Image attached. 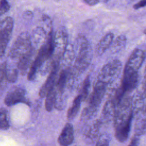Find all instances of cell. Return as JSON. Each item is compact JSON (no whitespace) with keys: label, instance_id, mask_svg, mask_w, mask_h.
I'll use <instances>...</instances> for the list:
<instances>
[{"label":"cell","instance_id":"cell-1","mask_svg":"<svg viewBox=\"0 0 146 146\" xmlns=\"http://www.w3.org/2000/svg\"><path fill=\"white\" fill-rule=\"evenodd\" d=\"M73 46L75 55L73 70L76 74H80L88 68L91 62L92 47L88 39L82 34L78 35Z\"/></svg>","mask_w":146,"mask_h":146},{"label":"cell","instance_id":"cell-2","mask_svg":"<svg viewBox=\"0 0 146 146\" xmlns=\"http://www.w3.org/2000/svg\"><path fill=\"white\" fill-rule=\"evenodd\" d=\"M31 48L30 34L27 31L22 32L13 43L9 51V56L13 59H18Z\"/></svg>","mask_w":146,"mask_h":146},{"label":"cell","instance_id":"cell-3","mask_svg":"<svg viewBox=\"0 0 146 146\" xmlns=\"http://www.w3.org/2000/svg\"><path fill=\"white\" fill-rule=\"evenodd\" d=\"M122 70V64L120 60L113 59L106 63L100 70L98 80L107 84L115 80L120 75Z\"/></svg>","mask_w":146,"mask_h":146},{"label":"cell","instance_id":"cell-4","mask_svg":"<svg viewBox=\"0 0 146 146\" xmlns=\"http://www.w3.org/2000/svg\"><path fill=\"white\" fill-rule=\"evenodd\" d=\"M68 44L67 30L63 26L60 27L54 35V54L52 59L60 61Z\"/></svg>","mask_w":146,"mask_h":146},{"label":"cell","instance_id":"cell-5","mask_svg":"<svg viewBox=\"0 0 146 146\" xmlns=\"http://www.w3.org/2000/svg\"><path fill=\"white\" fill-rule=\"evenodd\" d=\"M60 66V61L52 59V67L50 71L48 76L44 84L40 87L39 91V96L41 98H44L47 96L48 93L55 87L58 75V73Z\"/></svg>","mask_w":146,"mask_h":146},{"label":"cell","instance_id":"cell-6","mask_svg":"<svg viewBox=\"0 0 146 146\" xmlns=\"http://www.w3.org/2000/svg\"><path fill=\"white\" fill-rule=\"evenodd\" d=\"M14 28L13 18L7 17L4 19V23L0 30V57H3L6 52L7 46L10 41Z\"/></svg>","mask_w":146,"mask_h":146},{"label":"cell","instance_id":"cell-7","mask_svg":"<svg viewBox=\"0 0 146 146\" xmlns=\"http://www.w3.org/2000/svg\"><path fill=\"white\" fill-rule=\"evenodd\" d=\"M132 115L130 112L123 115V117L119 119L116 128L115 136L120 142H124L129 135L131 124Z\"/></svg>","mask_w":146,"mask_h":146},{"label":"cell","instance_id":"cell-8","mask_svg":"<svg viewBox=\"0 0 146 146\" xmlns=\"http://www.w3.org/2000/svg\"><path fill=\"white\" fill-rule=\"evenodd\" d=\"M145 54L140 48L135 49L129 56L124 68L125 71L138 72L145 60Z\"/></svg>","mask_w":146,"mask_h":146},{"label":"cell","instance_id":"cell-9","mask_svg":"<svg viewBox=\"0 0 146 146\" xmlns=\"http://www.w3.org/2000/svg\"><path fill=\"white\" fill-rule=\"evenodd\" d=\"M4 102L6 105L11 106L19 103H26V91L19 87H14L6 94Z\"/></svg>","mask_w":146,"mask_h":146},{"label":"cell","instance_id":"cell-10","mask_svg":"<svg viewBox=\"0 0 146 146\" xmlns=\"http://www.w3.org/2000/svg\"><path fill=\"white\" fill-rule=\"evenodd\" d=\"M35 49L32 47V48L26 54L23 55L18 59V61L17 63V67L19 73L22 75H25L27 74L30 66L34 60L33 59L35 53Z\"/></svg>","mask_w":146,"mask_h":146},{"label":"cell","instance_id":"cell-11","mask_svg":"<svg viewBox=\"0 0 146 146\" xmlns=\"http://www.w3.org/2000/svg\"><path fill=\"white\" fill-rule=\"evenodd\" d=\"M138 82V72L124 71L120 88L124 93L131 91L136 88Z\"/></svg>","mask_w":146,"mask_h":146},{"label":"cell","instance_id":"cell-12","mask_svg":"<svg viewBox=\"0 0 146 146\" xmlns=\"http://www.w3.org/2000/svg\"><path fill=\"white\" fill-rule=\"evenodd\" d=\"M48 34L46 31L42 26L36 27L30 35L31 45L33 48L39 49L46 43Z\"/></svg>","mask_w":146,"mask_h":146},{"label":"cell","instance_id":"cell-13","mask_svg":"<svg viewBox=\"0 0 146 146\" xmlns=\"http://www.w3.org/2000/svg\"><path fill=\"white\" fill-rule=\"evenodd\" d=\"M106 85V84L102 82L97 81L90 98V105L91 107H95L100 104L105 94Z\"/></svg>","mask_w":146,"mask_h":146},{"label":"cell","instance_id":"cell-14","mask_svg":"<svg viewBox=\"0 0 146 146\" xmlns=\"http://www.w3.org/2000/svg\"><path fill=\"white\" fill-rule=\"evenodd\" d=\"M74 140V130L72 125L66 124L60 133L58 141L62 146H68Z\"/></svg>","mask_w":146,"mask_h":146},{"label":"cell","instance_id":"cell-15","mask_svg":"<svg viewBox=\"0 0 146 146\" xmlns=\"http://www.w3.org/2000/svg\"><path fill=\"white\" fill-rule=\"evenodd\" d=\"M113 38V34L108 33L100 39L95 48V52L98 56L102 55L110 47Z\"/></svg>","mask_w":146,"mask_h":146},{"label":"cell","instance_id":"cell-16","mask_svg":"<svg viewBox=\"0 0 146 146\" xmlns=\"http://www.w3.org/2000/svg\"><path fill=\"white\" fill-rule=\"evenodd\" d=\"M75 58L74 46L68 43L60 60V64L64 70H70V66Z\"/></svg>","mask_w":146,"mask_h":146},{"label":"cell","instance_id":"cell-17","mask_svg":"<svg viewBox=\"0 0 146 146\" xmlns=\"http://www.w3.org/2000/svg\"><path fill=\"white\" fill-rule=\"evenodd\" d=\"M127 43V38L123 35H121L117 36L115 39H113L112 43L110 46V51L112 53H117L122 50L125 46Z\"/></svg>","mask_w":146,"mask_h":146},{"label":"cell","instance_id":"cell-18","mask_svg":"<svg viewBox=\"0 0 146 146\" xmlns=\"http://www.w3.org/2000/svg\"><path fill=\"white\" fill-rule=\"evenodd\" d=\"M69 71L70 70L62 69L58 76L55 86L57 91L60 94H62L67 83L68 78Z\"/></svg>","mask_w":146,"mask_h":146},{"label":"cell","instance_id":"cell-19","mask_svg":"<svg viewBox=\"0 0 146 146\" xmlns=\"http://www.w3.org/2000/svg\"><path fill=\"white\" fill-rule=\"evenodd\" d=\"M19 71L17 67L9 65L6 63L5 66V78L9 83H15L18 76Z\"/></svg>","mask_w":146,"mask_h":146},{"label":"cell","instance_id":"cell-20","mask_svg":"<svg viewBox=\"0 0 146 146\" xmlns=\"http://www.w3.org/2000/svg\"><path fill=\"white\" fill-rule=\"evenodd\" d=\"M82 101L80 95H78L74 99L72 106L68 109L67 112V118L68 120H72L78 113L80 107L81 102Z\"/></svg>","mask_w":146,"mask_h":146},{"label":"cell","instance_id":"cell-21","mask_svg":"<svg viewBox=\"0 0 146 146\" xmlns=\"http://www.w3.org/2000/svg\"><path fill=\"white\" fill-rule=\"evenodd\" d=\"M56 95L57 92L54 87L48 93V94L46 96V98L45 101V107L47 111L50 112L52 111L55 104Z\"/></svg>","mask_w":146,"mask_h":146},{"label":"cell","instance_id":"cell-22","mask_svg":"<svg viewBox=\"0 0 146 146\" xmlns=\"http://www.w3.org/2000/svg\"><path fill=\"white\" fill-rule=\"evenodd\" d=\"M10 125L6 111L4 109L0 110V129L6 130L9 128Z\"/></svg>","mask_w":146,"mask_h":146},{"label":"cell","instance_id":"cell-23","mask_svg":"<svg viewBox=\"0 0 146 146\" xmlns=\"http://www.w3.org/2000/svg\"><path fill=\"white\" fill-rule=\"evenodd\" d=\"M90 76L88 75L86 76V78H85L83 82L82 92L80 94L82 96V100H84L87 98L88 96L89 89H90Z\"/></svg>","mask_w":146,"mask_h":146},{"label":"cell","instance_id":"cell-24","mask_svg":"<svg viewBox=\"0 0 146 146\" xmlns=\"http://www.w3.org/2000/svg\"><path fill=\"white\" fill-rule=\"evenodd\" d=\"M41 21L43 22V28L45 27L47 29V34L52 31V21L50 19V18L47 15H43L41 18Z\"/></svg>","mask_w":146,"mask_h":146},{"label":"cell","instance_id":"cell-25","mask_svg":"<svg viewBox=\"0 0 146 146\" xmlns=\"http://www.w3.org/2000/svg\"><path fill=\"white\" fill-rule=\"evenodd\" d=\"M10 9V5L7 0H0V16L4 15Z\"/></svg>","mask_w":146,"mask_h":146},{"label":"cell","instance_id":"cell-26","mask_svg":"<svg viewBox=\"0 0 146 146\" xmlns=\"http://www.w3.org/2000/svg\"><path fill=\"white\" fill-rule=\"evenodd\" d=\"M109 144L110 141L107 135H104L98 140L96 146H109Z\"/></svg>","mask_w":146,"mask_h":146},{"label":"cell","instance_id":"cell-27","mask_svg":"<svg viewBox=\"0 0 146 146\" xmlns=\"http://www.w3.org/2000/svg\"><path fill=\"white\" fill-rule=\"evenodd\" d=\"M5 66L6 63L0 64V84L3 83L4 80H6L5 78Z\"/></svg>","mask_w":146,"mask_h":146},{"label":"cell","instance_id":"cell-28","mask_svg":"<svg viewBox=\"0 0 146 146\" xmlns=\"http://www.w3.org/2000/svg\"><path fill=\"white\" fill-rule=\"evenodd\" d=\"M145 6H146V0H141L139 2L136 3L135 5H133V8L135 9H139Z\"/></svg>","mask_w":146,"mask_h":146},{"label":"cell","instance_id":"cell-29","mask_svg":"<svg viewBox=\"0 0 146 146\" xmlns=\"http://www.w3.org/2000/svg\"><path fill=\"white\" fill-rule=\"evenodd\" d=\"M139 143V137L137 136H135L131 141L128 146H138Z\"/></svg>","mask_w":146,"mask_h":146},{"label":"cell","instance_id":"cell-30","mask_svg":"<svg viewBox=\"0 0 146 146\" xmlns=\"http://www.w3.org/2000/svg\"><path fill=\"white\" fill-rule=\"evenodd\" d=\"M23 17L25 19H30L33 17V13L31 11H26L23 13Z\"/></svg>","mask_w":146,"mask_h":146},{"label":"cell","instance_id":"cell-31","mask_svg":"<svg viewBox=\"0 0 146 146\" xmlns=\"http://www.w3.org/2000/svg\"><path fill=\"white\" fill-rule=\"evenodd\" d=\"M84 1L88 5L92 6L98 4L100 2V0H84Z\"/></svg>","mask_w":146,"mask_h":146},{"label":"cell","instance_id":"cell-32","mask_svg":"<svg viewBox=\"0 0 146 146\" xmlns=\"http://www.w3.org/2000/svg\"><path fill=\"white\" fill-rule=\"evenodd\" d=\"M3 23H4V19H0V30L3 25Z\"/></svg>","mask_w":146,"mask_h":146},{"label":"cell","instance_id":"cell-33","mask_svg":"<svg viewBox=\"0 0 146 146\" xmlns=\"http://www.w3.org/2000/svg\"><path fill=\"white\" fill-rule=\"evenodd\" d=\"M144 73H145V76L146 77V66L145 67V70H144Z\"/></svg>","mask_w":146,"mask_h":146},{"label":"cell","instance_id":"cell-34","mask_svg":"<svg viewBox=\"0 0 146 146\" xmlns=\"http://www.w3.org/2000/svg\"><path fill=\"white\" fill-rule=\"evenodd\" d=\"M144 33L145 34H146V29H145V30H144Z\"/></svg>","mask_w":146,"mask_h":146}]
</instances>
